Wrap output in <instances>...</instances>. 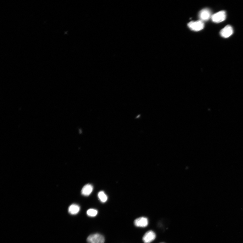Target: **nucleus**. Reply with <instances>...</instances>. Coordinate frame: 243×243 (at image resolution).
<instances>
[{"instance_id":"1","label":"nucleus","mask_w":243,"mask_h":243,"mask_svg":"<svg viewBox=\"0 0 243 243\" xmlns=\"http://www.w3.org/2000/svg\"><path fill=\"white\" fill-rule=\"evenodd\" d=\"M88 243H104V237L99 233H95L90 235L87 238Z\"/></svg>"},{"instance_id":"12","label":"nucleus","mask_w":243,"mask_h":243,"mask_svg":"<svg viewBox=\"0 0 243 243\" xmlns=\"http://www.w3.org/2000/svg\"></svg>"},{"instance_id":"3","label":"nucleus","mask_w":243,"mask_h":243,"mask_svg":"<svg viewBox=\"0 0 243 243\" xmlns=\"http://www.w3.org/2000/svg\"><path fill=\"white\" fill-rule=\"evenodd\" d=\"M188 25L191 29L195 31H199L202 30L204 26L203 22L201 20L191 21Z\"/></svg>"},{"instance_id":"5","label":"nucleus","mask_w":243,"mask_h":243,"mask_svg":"<svg viewBox=\"0 0 243 243\" xmlns=\"http://www.w3.org/2000/svg\"><path fill=\"white\" fill-rule=\"evenodd\" d=\"M156 237L155 233L152 231L146 232L143 237V240L145 243H150L154 240Z\"/></svg>"},{"instance_id":"2","label":"nucleus","mask_w":243,"mask_h":243,"mask_svg":"<svg viewBox=\"0 0 243 243\" xmlns=\"http://www.w3.org/2000/svg\"><path fill=\"white\" fill-rule=\"evenodd\" d=\"M226 13L224 11H219L215 14L212 16L211 18L212 21L216 23L222 22L226 19Z\"/></svg>"},{"instance_id":"8","label":"nucleus","mask_w":243,"mask_h":243,"mask_svg":"<svg viewBox=\"0 0 243 243\" xmlns=\"http://www.w3.org/2000/svg\"><path fill=\"white\" fill-rule=\"evenodd\" d=\"M93 187L92 185L90 184H87L85 185L81 191L82 195L85 196H89L92 192Z\"/></svg>"},{"instance_id":"6","label":"nucleus","mask_w":243,"mask_h":243,"mask_svg":"<svg viewBox=\"0 0 243 243\" xmlns=\"http://www.w3.org/2000/svg\"><path fill=\"white\" fill-rule=\"evenodd\" d=\"M148 220L146 217H141L135 219L134 224L135 226L139 227H145L148 224Z\"/></svg>"},{"instance_id":"9","label":"nucleus","mask_w":243,"mask_h":243,"mask_svg":"<svg viewBox=\"0 0 243 243\" xmlns=\"http://www.w3.org/2000/svg\"><path fill=\"white\" fill-rule=\"evenodd\" d=\"M80 207L79 205L73 204L68 208V212L72 215H76L79 213Z\"/></svg>"},{"instance_id":"11","label":"nucleus","mask_w":243,"mask_h":243,"mask_svg":"<svg viewBox=\"0 0 243 243\" xmlns=\"http://www.w3.org/2000/svg\"><path fill=\"white\" fill-rule=\"evenodd\" d=\"M98 211L94 209H90L87 210L86 213L88 216L94 217L96 216L98 214Z\"/></svg>"},{"instance_id":"4","label":"nucleus","mask_w":243,"mask_h":243,"mask_svg":"<svg viewBox=\"0 0 243 243\" xmlns=\"http://www.w3.org/2000/svg\"><path fill=\"white\" fill-rule=\"evenodd\" d=\"M233 33V30L231 26L228 25L224 27L220 31V35L224 38H228L231 36Z\"/></svg>"},{"instance_id":"7","label":"nucleus","mask_w":243,"mask_h":243,"mask_svg":"<svg viewBox=\"0 0 243 243\" xmlns=\"http://www.w3.org/2000/svg\"><path fill=\"white\" fill-rule=\"evenodd\" d=\"M199 16L202 21H207L212 17L211 12L209 9L205 8L200 12Z\"/></svg>"},{"instance_id":"10","label":"nucleus","mask_w":243,"mask_h":243,"mask_svg":"<svg viewBox=\"0 0 243 243\" xmlns=\"http://www.w3.org/2000/svg\"><path fill=\"white\" fill-rule=\"evenodd\" d=\"M98 198L101 202L105 203L108 200V196L103 191H100L98 194Z\"/></svg>"}]
</instances>
